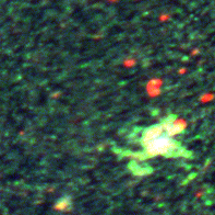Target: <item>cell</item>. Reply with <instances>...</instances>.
Returning a JSON list of instances; mask_svg holds the SVG:
<instances>
[{"label":"cell","mask_w":215,"mask_h":215,"mask_svg":"<svg viewBox=\"0 0 215 215\" xmlns=\"http://www.w3.org/2000/svg\"><path fill=\"white\" fill-rule=\"evenodd\" d=\"M143 143H144L147 154L151 156H157V155L167 156L170 153H174V155H178L177 151H179L178 144L173 141L168 135L165 136L164 133L149 141H145Z\"/></svg>","instance_id":"6da1fadb"},{"label":"cell","mask_w":215,"mask_h":215,"mask_svg":"<svg viewBox=\"0 0 215 215\" xmlns=\"http://www.w3.org/2000/svg\"><path fill=\"white\" fill-rule=\"evenodd\" d=\"M162 84H163L162 80H157V79H154V80L149 81V84H147V86H146L149 96H151V97H156L157 94H160V89Z\"/></svg>","instance_id":"7a4b0ae2"},{"label":"cell","mask_w":215,"mask_h":215,"mask_svg":"<svg viewBox=\"0 0 215 215\" xmlns=\"http://www.w3.org/2000/svg\"><path fill=\"white\" fill-rule=\"evenodd\" d=\"M70 206V202L68 199H62L59 202H57L55 205V210L57 211H67L68 208Z\"/></svg>","instance_id":"3957f363"},{"label":"cell","mask_w":215,"mask_h":215,"mask_svg":"<svg viewBox=\"0 0 215 215\" xmlns=\"http://www.w3.org/2000/svg\"><path fill=\"white\" fill-rule=\"evenodd\" d=\"M214 98H215L214 93L208 92V93H205V94H203V96H201L200 101H201L202 103H208V102H210V101L214 100Z\"/></svg>","instance_id":"277c9868"},{"label":"cell","mask_w":215,"mask_h":215,"mask_svg":"<svg viewBox=\"0 0 215 215\" xmlns=\"http://www.w3.org/2000/svg\"><path fill=\"white\" fill-rule=\"evenodd\" d=\"M124 65L126 67H132V66L135 65V60L134 59H127V60L124 62Z\"/></svg>","instance_id":"5b68a950"},{"label":"cell","mask_w":215,"mask_h":215,"mask_svg":"<svg viewBox=\"0 0 215 215\" xmlns=\"http://www.w3.org/2000/svg\"><path fill=\"white\" fill-rule=\"evenodd\" d=\"M198 53H199V50H198V48H195V50H193L192 52H191V55H192V56H194V55H197Z\"/></svg>","instance_id":"8992f818"},{"label":"cell","mask_w":215,"mask_h":215,"mask_svg":"<svg viewBox=\"0 0 215 215\" xmlns=\"http://www.w3.org/2000/svg\"><path fill=\"white\" fill-rule=\"evenodd\" d=\"M186 72H187V69H186V68H181L180 70H179V74H180V75H182V74H185Z\"/></svg>","instance_id":"52a82bcc"}]
</instances>
